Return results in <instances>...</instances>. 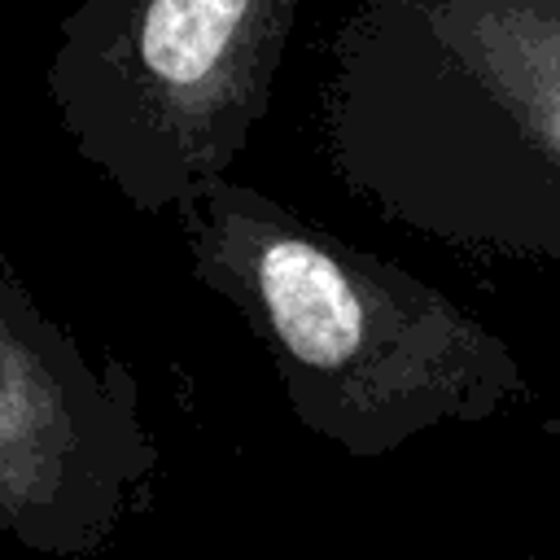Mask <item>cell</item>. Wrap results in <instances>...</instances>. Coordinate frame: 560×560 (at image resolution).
<instances>
[{"label": "cell", "mask_w": 560, "mask_h": 560, "mask_svg": "<svg viewBox=\"0 0 560 560\" xmlns=\"http://www.w3.org/2000/svg\"><path fill=\"white\" fill-rule=\"evenodd\" d=\"M332 175L486 262H560V0H350L319 88Z\"/></svg>", "instance_id": "6da1fadb"}, {"label": "cell", "mask_w": 560, "mask_h": 560, "mask_svg": "<svg viewBox=\"0 0 560 560\" xmlns=\"http://www.w3.org/2000/svg\"><path fill=\"white\" fill-rule=\"evenodd\" d=\"M158 468L140 376L92 359L0 254V534L88 560L153 503Z\"/></svg>", "instance_id": "277c9868"}, {"label": "cell", "mask_w": 560, "mask_h": 560, "mask_svg": "<svg viewBox=\"0 0 560 560\" xmlns=\"http://www.w3.org/2000/svg\"><path fill=\"white\" fill-rule=\"evenodd\" d=\"M542 438L560 451V416H547V420H542Z\"/></svg>", "instance_id": "5b68a950"}, {"label": "cell", "mask_w": 560, "mask_h": 560, "mask_svg": "<svg viewBox=\"0 0 560 560\" xmlns=\"http://www.w3.org/2000/svg\"><path fill=\"white\" fill-rule=\"evenodd\" d=\"M171 214L192 276L267 346L289 411L346 455L376 459L529 394L512 346L472 311L276 197L223 175Z\"/></svg>", "instance_id": "7a4b0ae2"}, {"label": "cell", "mask_w": 560, "mask_h": 560, "mask_svg": "<svg viewBox=\"0 0 560 560\" xmlns=\"http://www.w3.org/2000/svg\"><path fill=\"white\" fill-rule=\"evenodd\" d=\"M516 560H551V556H516Z\"/></svg>", "instance_id": "8992f818"}, {"label": "cell", "mask_w": 560, "mask_h": 560, "mask_svg": "<svg viewBox=\"0 0 560 560\" xmlns=\"http://www.w3.org/2000/svg\"><path fill=\"white\" fill-rule=\"evenodd\" d=\"M298 4L79 0L44 70L61 131L131 210H179L267 118Z\"/></svg>", "instance_id": "3957f363"}]
</instances>
